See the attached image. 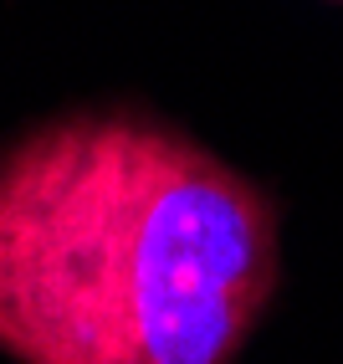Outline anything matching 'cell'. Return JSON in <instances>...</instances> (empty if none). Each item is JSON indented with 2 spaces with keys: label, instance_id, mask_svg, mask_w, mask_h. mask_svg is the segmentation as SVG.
Masks as SVG:
<instances>
[{
  "label": "cell",
  "instance_id": "obj_1",
  "mask_svg": "<svg viewBox=\"0 0 343 364\" xmlns=\"http://www.w3.org/2000/svg\"><path fill=\"white\" fill-rule=\"evenodd\" d=\"M277 287L272 196L149 113H67L0 154L16 364H236Z\"/></svg>",
  "mask_w": 343,
  "mask_h": 364
},
{
  "label": "cell",
  "instance_id": "obj_2",
  "mask_svg": "<svg viewBox=\"0 0 343 364\" xmlns=\"http://www.w3.org/2000/svg\"><path fill=\"white\" fill-rule=\"evenodd\" d=\"M338 6H343V0H338Z\"/></svg>",
  "mask_w": 343,
  "mask_h": 364
}]
</instances>
